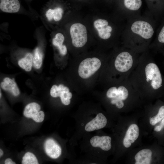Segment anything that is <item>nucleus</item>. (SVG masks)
I'll use <instances>...</instances> for the list:
<instances>
[{"label":"nucleus","instance_id":"obj_1","mask_svg":"<svg viewBox=\"0 0 164 164\" xmlns=\"http://www.w3.org/2000/svg\"><path fill=\"white\" fill-rule=\"evenodd\" d=\"M128 79L138 95L153 97L164 90V79L149 49L141 54Z\"/></svg>","mask_w":164,"mask_h":164},{"label":"nucleus","instance_id":"obj_2","mask_svg":"<svg viewBox=\"0 0 164 164\" xmlns=\"http://www.w3.org/2000/svg\"><path fill=\"white\" fill-rule=\"evenodd\" d=\"M153 17L149 12L127 20L122 33V46L139 54L149 50L155 32Z\"/></svg>","mask_w":164,"mask_h":164},{"label":"nucleus","instance_id":"obj_3","mask_svg":"<svg viewBox=\"0 0 164 164\" xmlns=\"http://www.w3.org/2000/svg\"><path fill=\"white\" fill-rule=\"evenodd\" d=\"M141 54L122 46L113 62V69L119 76L120 81L128 78L137 66Z\"/></svg>","mask_w":164,"mask_h":164},{"label":"nucleus","instance_id":"obj_4","mask_svg":"<svg viewBox=\"0 0 164 164\" xmlns=\"http://www.w3.org/2000/svg\"><path fill=\"white\" fill-rule=\"evenodd\" d=\"M138 95L128 78L119 81L117 86L111 87L106 92L107 97L111 99V103L115 105L119 109L124 107L125 102L130 98L136 97Z\"/></svg>","mask_w":164,"mask_h":164},{"label":"nucleus","instance_id":"obj_5","mask_svg":"<svg viewBox=\"0 0 164 164\" xmlns=\"http://www.w3.org/2000/svg\"><path fill=\"white\" fill-rule=\"evenodd\" d=\"M66 3L62 0H50L45 5L43 11L46 19L49 22L61 20Z\"/></svg>","mask_w":164,"mask_h":164},{"label":"nucleus","instance_id":"obj_6","mask_svg":"<svg viewBox=\"0 0 164 164\" xmlns=\"http://www.w3.org/2000/svg\"><path fill=\"white\" fill-rule=\"evenodd\" d=\"M100 60L97 58H88L83 60L79 64L78 73L83 79L90 77L95 73L101 66Z\"/></svg>","mask_w":164,"mask_h":164},{"label":"nucleus","instance_id":"obj_7","mask_svg":"<svg viewBox=\"0 0 164 164\" xmlns=\"http://www.w3.org/2000/svg\"><path fill=\"white\" fill-rule=\"evenodd\" d=\"M70 33L73 45L76 47H81L87 40V29L84 25L79 23L73 24L70 26Z\"/></svg>","mask_w":164,"mask_h":164},{"label":"nucleus","instance_id":"obj_8","mask_svg":"<svg viewBox=\"0 0 164 164\" xmlns=\"http://www.w3.org/2000/svg\"><path fill=\"white\" fill-rule=\"evenodd\" d=\"M122 18L127 20L141 15L140 9L142 0H122Z\"/></svg>","mask_w":164,"mask_h":164},{"label":"nucleus","instance_id":"obj_9","mask_svg":"<svg viewBox=\"0 0 164 164\" xmlns=\"http://www.w3.org/2000/svg\"><path fill=\"white\" fill-rule=\"evenodd\" d=\"M94 25L101 39L107 40L111 38L114 31L112 25H109L108 20L102 19H97L94 21Z\"/></svg>","mask_w":164,"mask_h":164},{"label":"nucleus","instance_id":"obj_10","mask_svg":"<svg viewBox=\"0 0 164 164\" xmlns=\"http://www.w3.org/2000/svg\"><path fill=\"white\" fill-rule=\"evenodd\" d=\"M51 96L54 97H60L63 104L68 105L70 103V99L72 96V94L69 92V88L62 84L58 86L54 85H53L50 90Z\"/></svg>","mask_w":164,"mask_h":164},{"label":"nucleus","instance_id":"obj_11","mask_svg":"<svg viewBox=\"0 0 164 164\" xmlns=\"http://www.w3.org/2000/svg\"><path fill=\"white\" fill-rule=\"evenodd\" d=\"M107 120L101 113L98 114L95 118L86 125L85 129L87 132H91L104 127L106 125Z\"/></svg>","mask_w":164,"mask_h":164},{"label":"nucleus","instance_id":"obj_12","mask_svg":"<svg viewBox=\"0 0 164 164\" xmlns=\"http://www.w3.org/2000/svg\"><path fill=\"white\" fill-rule=\"evenodd\" d=\"M21 7L19 0H0V9L3 12L16 13L20 10Z\"/></svg>","mask_w":164,"mask_h":164},{"label":"nucleus","instance_id":"obj_13","mask_svg":"<svg viewBox=\"0 0 164 164\" xmlns=\"http://www.w3.org/2000/svg\"><path fill=\"white\" fill-rule=\"evenodd\" d=\"M139 130L138 126L135 124L130 125L127 130L123 140V144L126 148L130 146L138 138Z\"/></svg>","mask_w":164,"mask_h":164},{"label":"nucleus","instance_id":"obj_14","mask_svg":"<svg viewBox=\"0 0 164 164\" xmlns=\"http://www.w3.org/2000/svg\"><path fill=\"white\" fill-rule=\"evenodd\" d=\"M111 138L108 136H95L90 139L91 145L94 147H99L104 151H108L111 148Z\"/></svg>","mask_w":164,"mask_h":164},{"label":"nucleus","instance_id":"obj_15","mask_svg":"<svg viewBox=\"0 0 164 164\" xmlns=\"http://www.w3.org/2000/svg\"><path fill=\"white\" fill-rule=\"evenodd\" d=\"M0 86L3 89L11 92L15 96H18L20 94V91L16 83L9 78H5L3 81L1 83Z\"/></svg>","mask_w":164,"mask_h":164},{"label":"nucleus","instance_id":"obj_16","mask_svg":"<svg viewBox=\"0 0 164 164\" xmlns=\"http://www.w3.org/2000/svg\"><path fill=\"white\" fill-rule=\"evenodd\" d=\"M152 152L149 149H145L138 152L135 156V164H149L152 159Z\"/></svg>","mask_w":164,"mask_h":164},{"label":"nucleus","instance_id":"obj_17","mask_svg":"<svg viewBox=\"0 0 164 164\" xmlns=\"http://www.w3.org/2000/svg\"><path fill=\"white\" fill-rule=\"evenodd\" d=\"M65 39L63 35L61 33H57L52 40L53 45L57 47L61 55H65L67 53V49L65 45L63 44Z\"/></svg>","mask_w":164,"mask_h":164},{"label":"nucleus","instance_id":"obj_18","mask_svg":"<svg viewBox=\"0 0 164 164\" xmlns=\"http://www.w3.org/2000/svg\"><path fill=\"white\" fill-rule=\"evenodd\" d=\"M33 56L32 53H27L24 57L18 61L19 65L26 71H30L33 65Z\"/></svg>","mask_w":164,"mask_h":164},{"label":"nucleus","instance_id":"obj_19","mask_svg":"<svg viewBox=\"0 0 164 164\" xmlns=\"http://www.w3.org/2000/svg\"><path fill=\"white\" fill-rule=\"evenodd\" d=\"M33 56V66L36 69H39L42 66L43 58V53L39 48L37 47L36 48Z\"/></svg>","mask_w":164,"mask_h":164},{"label":"nucleus","instance_id":"obj_20","mask_svg":"<svg viewBox=\"0 0 164 164\" xmlns=\"http://www.w3.org/2000/svg\"><path fill=\"white\" fill-rule=\"evenodd\" d=\"M164 118V105L160 106L158 112L154 116L150 118V123L152 125H154L160 121Z\"/></svg>","mask_w":164,"mask_h":164},{"label":"nucleus","instance_id":"obj_21","mask_svg":"<svg viewBox=\"0 0 164 164\" xmlns=\"http://www.w3.org/2000/svg\"><path fill=\"white\" fill-rule=\"evenodd\" d=\"M160 121V124L155 127V129L158 132L160 131L164 128V118Z\"/></svg>","mask_w":164,"mask_h":164},{"label":"nucleus","instance_id":"obj_22","mask_svg":"<svg viewBox=\"0 0 164 164\" xmlns=\"http://www.w3.org/2000/svg\"><path fill=\"white\" fill-rule=\"evenodd\" d=\"M12 161V160L11 159L8 158L5 159V164H8V162Z\"/></svg>","mask_w":164,"mask_h":164},{"label":"nucleus","instance_id":"obj_23","mask_svg":"<svg viewBox=\"0 0 164 164\" xmlns=\"http://www.w3.org/2000/svg\"><path fill=\"white\" fill-rule=\"evenodd\" d=\"M3 154V152L2 150L0 149V157H1Z\"/></svg>","mask_w":164,"mask_h":164},{"label":"nucleus","instance_id":"obj_24","mask_svg":"<svg viewBox=\"0 0 164 164\" xmlns=\"http://www.w3.org/2000/svg\"><path fill=\"white\" fill-rule=\"evenodd\" d=\"M149 2H152L155 0H147Z\"/></svg>","mask_w":164,"mask_h":164},{"label":"nucleus","instance_id":"obj_25","mask_svg":"<svg viewBox=\"0 0 164 164\" xmlns=\"http://www.w3.org/2000/svg\"><path fill=\"white\" fill-rule=\"evenodd\" d=\"M0 98H1V96H2V94L1 93V91H0Z\"/></svg>","mask_w":164,"mask_h":164},{"label":"nucleus","instance_id":"obj_26","mask_svg":"<svg viewBox=\"0 0 164 164\" xmlns=\"http://www.w3.org/2000/svg\"><path fill=\"white\" fill-rule=\"evenodd\" d=\"M77 1H82L83 0H76Z\"/></svg>","mask_w":164,"mask_h":164}]
</instances>
